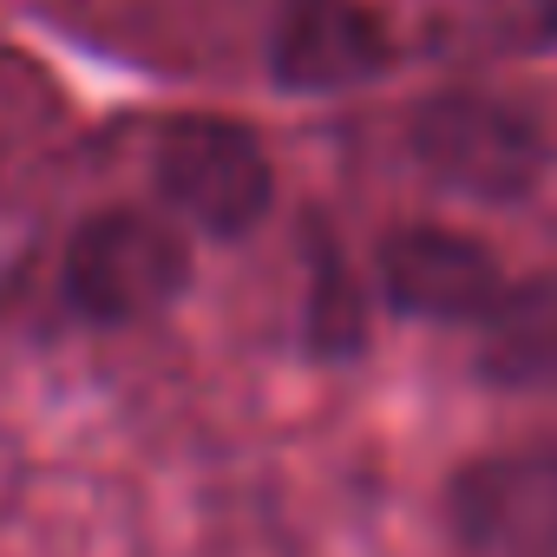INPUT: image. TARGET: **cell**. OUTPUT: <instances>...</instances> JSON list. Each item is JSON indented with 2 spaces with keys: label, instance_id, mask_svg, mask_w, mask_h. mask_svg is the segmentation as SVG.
Wrapping results in <instances>:
<instances>
[{
  "label": "cell",
  "instance_id": "277c9868",
  "mask_svg": "<svg viewBox=\"0 0 557 557\" xmlns=\"http://www.w3.org/2000/svg\"><path fill=\"white\" fill-rule=\"evenodd\" d=\"M446 518L466 557H557V453H485L459 466Z\"/></svg>",
  "mask_w": 557,
  "mask_h": 557
},
{
  "label": "cell",
  "instance_id": "5b68a950",
  "mask_svg": "<svg viewBox=\"0 0 557 557\" xmlns=\"http://www.w3.org/2000/svg\"><path fill=\"white\" fill-rule=\"evenodd\" d=\"M262 60L283 92H355L394 66V34L368 0H283Z\"/></svg>",
  "mask_w": 557,
  "mask_h": 557
},
{
  "label": "cell",
  "instance_id": "52a82bcc",
  "mask_svg": "<svg viewBox=\"0 0 557 557\" xmlns=\"http://www.w3.org/2000/svg\"><path fill=\"white\" fill-rule=\"evenodd\" d=\"M472 374L498 394H537L557 387V275L505 283L492 315L479 322Z\"/></svg>",
  "mask_w": 557,
  "mask_h": 557
},
{
  "label": "cell",
  "instance_id": "ba28073f",
  "mask_svg": "<svg viewBox=\"0 0 557 557\" xmlns=\"http://www.w3.org/2000/svg\"><path fill=\"white\" fill-rule=\"evenodd\" d=\"M361 335H368L361 289H355V275L329 256L322 275H315V296H309V348L322 361H348V355H361Z\"/></svg>",
  "mask_w": 557,
  "mask_h": 557
},
{
  "label": "cell",
  "instance_id": "8992f818",
  "mask_svg": "<svg viewBox=\"0 0 557 557\" xmlns=\"http://www.w3.org/2000/svg\"><path fill=\"white\" fill-rule=\"evenodd\" d=\"M381 296L387 309L413 315V322H485L492 302L505 296V269L498 256L466 236V230H440V223H400L394 236H381Z\"/></svg>",
  "mask_w": 557,
  "mask_h": 557
},
{
  "label": "cell",
  "instance_id": "3957f363",
  "mask_svg": "<svg viewBox=\"0 0 557 557\" xmlns=\"http://www.w3.org/2000/svg\"><path fill=\"white\" fill-rule=\"evenodd\" d=\"M151 177H158L164 203L216 243L249 236L275 197V171H269V151L256 145V132L236 119H210V112L171 119L158 132Z\"/></svg>",
  "mask_w": 557,
  "mask_h": 557
},
{
  "label": "cell",
  "instance_id": "6da1fadb",
  "mask_svg": "<svg viewBox=\"0 0 557 557\" xmlns=\"http://www.w3.org/2000/svg\"><path fill=\"white\" fill-rule=\"evenodd\" d=\"M60 289L99 329L151 322L190 289V243L151 210H99L66 236Z\"/></svg>",
  "mask_w": 557,
  "mask_h": 557
},
{
  "label": "cell",
  "instance_id": "7a4b0ae2",
  "mask_svg": "<svg viewBox=\"0 0 557 557\" xmlns=\"http://www.w3.org/2000/svg\"><path fill=\"white\" fill-rule=\"evenodd\" d=\"M420 171L472 203H518L550 171L544 125L498 92H440L413 112Z\"/></svg>",
  "mask_w": 557,
  "mask_h": 557
}]
</instances>
